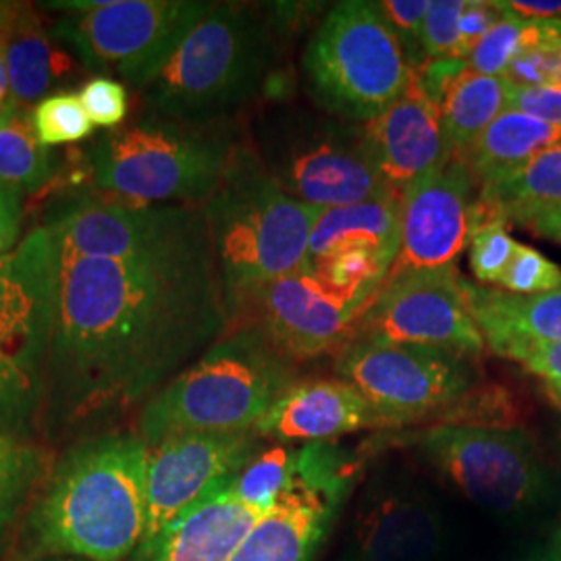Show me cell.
I'll return each instance as SVG.
<instances>
[{
	"label": "cell",
	"mask_w": 561,
	"mask_h": 561,
	"mask_svg": "<svg viewBox=\"0 0 561 561\" xmlns=\"http://www.w3.org/2000/svg\"><path fill=\"white\" fill-rule=\"evenodd\" d=\"M400 238L401 201L396 194L321 210L308 241V268L360 252L391 271L400 254Z\"/></svg>",
	"instance_id": "23"
},
{
	"label": "cell",
	"mask_w": 561,
	"mask_h": 561,
	"mask_svg": "<svg viewBox=\"0 0 561 561\" xmlns=\"http://www.w3.org/2000/svg\"><path fill=\"white\" fill-rule=\"evenodd\" d=\"M190 206L78 202L46 229L57 259L119 261L144 252L178 227Z\"/></svg>",
	"instance_id": "19"
},
{
	"label": "cell",
	"mask_w": 561,
	"mask_h": 561,
	"mask_svg": "<svg viewBox=\"0 0 561 561\" xmlns=\"http://www.w3.org/2000/svg\"><path fill=\"white\" fill-rule=\"evenodd\" d=\"M201 360L146 403L140 437L148 445L181 433L254 431L296 382V362L254 327H231Z\"/></svg>",
	"instance_id": "4"
},
{
	"label": "cell",
	"mask_w": 561,
	"mask_h": 561,
	"mask_svg": "<svg viewBox=\"0 0 561 561\" xmlns=\"http://www.w3.org/2000/svg\"><path fill=\"white\" fill-rule=\"evenodd\" d=\"M213 7L206 0H111L99 11L57 21L50 36L88 69L148 88Z\"/></svg>",
	"instance_id": "11"
},
{
	"label": "cell",
	"mask_w": 561,
	"mask_h": 561,
	"mask_svg": "<svg viewBox=\"0 0 561 561\" xmlns=\"http://www.w3.org/2000/svg\"><path fill=\"white\" fill-rule=\"evenodd\" d=\"M148 443L111 433L76 445L34 514L42 547L92 561H121L140 549L148 526Z\"/></svg>",
	"instance_id": "2"
},
{
	"label": "cell",
	"mask_w": 561,
	"mask_h": 561,
	"mask_svg": "<svg viewBox=\"0 0 561 561\" xmlns=\"http://www.w3.org/2000/svg\"><path fill=\"white\" fill-rule=\"evenodd\" d=\"M41 454L20 435L0 431V535L13 522L41 474Z\"/></svg>",
	"instance_id": "32"
},
{
	"label": "cell",
	"mask_w": 561,
	"mask_h": 561,
	"mask_svg": "<svg viewBox=\"0 0 561 561\" xmlns=\"http://www.w3.org/2000/svg\"><path fill=\"white\" fill-rule=\"evenodd\" d=\"M354 337L426 345L468 358L481 356L486 347L456 264L385 280L381 294L356 322Z\"/></svg>",
	"instance_id": "14"
},
{
	"label": "cell",
	"mask_w": 561,
	"mask_h": 561,
	"mask_svg": "<svg viewBox=\"0 0 561 561\" xmlns=\"http://www.w3.org/2000/svg\"><path fill=\"white\" fill-rule=\"evenodd\" d=\"M264 514L266 510L241 502L227 486L141 542L136 561H231Z\"/></svg>",
	"instance_id": "21"
},
{
	"label": "cell",
	"mask_w": 561,
	"mask_h": 561,
	"mask_svg": "<svg viewBox=\"0 0 561 561\" xmlns=\"http://www.w3.org/2000/svg\"><path fill=\"white\" fill-rule=\"evenodd\" d=\"M412 443L461 493L491 512H518L547 489V470L535 439L520 426L443 422Z\"/></svg>",
	"instance_id": "12"
},
{
	"label": "cell",
	"mask_w": 561,
	"mask_h": 561,
	"mask_svg": "<svg viewBox=\"0 0 561 561\" xmlns=\"http://www.w3.org/2000/svg\"><path fill=\"white\" fill-rule=\"evenodd\" d=\"M32 121H34L38 140L46 148L85 140L92 136L96 127L90 119L80 96L73 92H60L44 99L34 108Z\"/></svg>",
	"instance_id": "33"
},
{
	"label": "cell",
	"mask_w": 561,
	"mask_h": 561,
	"mask_svg": "<svg viewBox=\"0 0 561 561\" xmlns=\"http://www.w3.org/2000/svg\"><path fill=\"white\" fill-rule=\"evenodd\" d=\"M57 254L46 227L0 256V431L23 435L48 389Z\"/></svg>",
	"instance_id": "8"
},
{
	"label": "cell",
	"mask_w": 561,
	"mask_h": 561,
	"mask_svg": "<svg viewBox=\"0 0 561 561\" xmlns=\"http://www.w3.org/2000/svg\"><path fill=\"white\" fill-rule=\"evenodd\" d=\"M479 185L466 162L454 159L401 194L400 254L387 279L456 264L470 240Z\"/></svg>",
	"instance_id": "17"
},
{
	"label": "cell",
	"mask_w": 561,
	"mask_h": 561,
	"mask_svg": "<svg viewBox=\"0 0 561 561\" xmlns=\"http://www.w3.org/2000/svg\"><path fill=\"white\" fill-rule=\"evenodd\" d=\"M551 46L561 48V20H520L503 13L466 62L477 73L503 78L514 60Z\"/></svg>",
	"instance_id": "29"
},
{
	"label": "cell",
	"mask_w": 561,
	"mask_h": 561,
	"mask_svg": "<svg viewBox=\"0 0 561 561\" xmlns=\"http://www.w3.org/2000/svg\"><path fill=\"white\" fill-rule=\"evenodd\" d=\"M238 141L227 123H183L150 113L94 141L92 178L138 204L202 206L219 187Z\"/></svg>",
	"instance_id": "6"
},
{
	"label": "cell",
	"mask_w": 561,
	"mask_h": 561,
	"mask_svg": "<svg viewBox=\"0 0 561 561\" xmlns=\"http://www.w3.org/2000/svg\"><path fill=\"white\" fill-rule=\"evenodd\" d=\"M340 451L329 443L298 449V482L252 526L231 561H310L345 486Z\"/></svg>",
	"instance_id": "16"
},
{
	"label": "cell",
	"mask_w": 561,
	"mask_h": 561,
	"mask_svg": "<svg viewBox=\"0 0 561 561\" xmlns=\"http://www.w3.org/2000/svg\"><path fill=\"white\" fill-rule=\"evenodd\" d=\"M560 549H561V533H560Z\"/></svg>",
	"instance_id": "50"
},
{
	"label": "cell",
	"mask_w": 561,
	"mask_h": 561,
	"mask_svg": "<svg viewBox=\"0 0 561 561\" xmlns=\"http://www.w3.org/2000/svg\"><path fill=\"white\" fill-rule=\"evenodd\" d=\"M301 71L310 101L333 117L368 123L400 99L412 67L375 2L341 0L306 44Z\"/></svg>",
	"instance_id": "7"
},
{
	"label": "cell",
	"mask_w": 561,
	"mask_h": 561,
	"mask_svg": "<svg viewBox=\"0 0 561 561\" xmlns=\"http://www.w3.org/2000/svg\"><path fill=\"white\" fill-rule=\"evenodd\" d=\"M4 48L11 94L21 104L38 101L57 76L50 38L36 13L23 4L20 20L0 41Z\"/></svg>",
	"instance_id": "28"
},
{
	"label": "cell",
	"mask_w": 561,
	"mask_h": 561,
	"mask_svg": "<svg viewBox=\"0 0 561 561\" xmlns=\"http://www.w3.org/2000/svg\"><path fill=\"white\" fill-rule=\"evenodd\" d=\"M381 289L337 287L312 268L271 280L238 304L231 327H254L289 360L340 352Z\"/></svg>",
	"instance_id": "13"
},
{
	"label": "cell",
	"mask_w": 561,
	"mask_h": 561,
	"mask_svg": "<svg viewBox=\"0 0 561 561\" xmlns=\"http://www.w3.org/2000/svg\"><path fill=\"white\" fill-rule=\"evenodd\" d=\"M526 229H530V231L537 233L539 238L556 241V243H560L561 245V208H556V210H551V213H547V215L537 217L535 221H530L526 225Z\"/></svg>",
	"instance_id": "46"
},
{
	"label": "cell",
	"mask_w": 561,
	"mask_h": 561,
	"mask_svg": "<svg viewBox=\"0 0 561 561\" xmlns=\"http://www.w3.org/2000/svg\"><path fill=\"white\" fill-rule=\"evenodd\" d=\"M275 32L264 13L215 2L146 88L150 113L183 123H227L254 101L275 71Z\"/></svg>",
	"instance_id": "5"
},
{
	"label": "cell",
	"mask_w": 561,
	"mask_h": 561,
	"mask_svg": "<svg viewBox=\"0 0 561 561\" xmlns=\"http://www.w3.org/2000/svg\"><path fill=\"white\" fill-rule=\"evenodd\" d=\"M497 289L516 296H535L561 289V268L539 250L518 241Z\"/></svg>",
	"instance_id": "35"
},
{
	"label": "cell",
	"mask_w": 561,
	"mask_h": 561,
	"mask_svg": "<svg viewBox=\"0 0 561 561\" xmlns=\"http://www.w3.org/2000/svg\"><path fill=\"white\" fill-rule=\"evenodd\" d=\"M497 356L520 364L542 382L549 398L561 408V343L535 341H503L489 347Z\"/></svg>",
	"instance_id": "36"
},
{
	"label": "cell",
	"mask_w": 561,
	"mask_h": 561,
	"mask_svg": "<svg viewBox=\"0 0 561 561\" xmlns=\"http://www.w3.org/2000/svg\"><path fill=\"white\" fill-rule=\"evenodd\" d=\"M385 426L360 393L341 379L296 381L256 422L259 437L280 443H333L340 437Z\"/></svg>",
	"instance_id": "20"
},
{
	"label": "cell",
	"mask_w": 561,
	"mask_h": 561,
	"mask_svg": "<svg viewBox=\"0 0 561 561\" xmlns=\"http://www.w3.org/2000/svg\"><path fill=\"white\" fill-rule=\"evenodd\" d=\"M556 208H561V144L502 180L479 187L472 208V227L493 219L526 227Z\"/></svg>",
	"instance_id": "25"
},
{
	"label": "cell",
	"mask_w": 561,
	"mask_h": 561,
	"mask_svg": "<svg viewBox=\"0 0 561 561\" xmlns=\"http://www.w3.org/2000/svg\"><path fill=\"white\" fill-rule=\"evenodd\" d=\"M23 4L18 2H0V41L11 32L15 21L20 20Z\"/></svg>",
	"instance_id": "47"
},
{
	"label": "cell",
	"mask_w": 561,
	"mask_h": 561,
	"mask_svg": "<svg viewBox=\"0 0 561 561\" xmlns=\"http://www.w3.org/2000/svg\"><path fill=\"white\" fill-rule=\"evenodd\" d=\"M55 154L38 140L34 121L11 111L0 121V181L36 192L55 173Z\"/></svg>",
	"instance_id": "30"
},
{
	"label": "cell",
	"mask_w": 561,
	"mask_h": 561,
	"mask_svg": "<svg viewBox=\"0 0 561 561\" xmlns=\"http://www.w3.org/2000/svg\"><path fill=\"white\" fill-rule=\"evenodd\" d=\"M13 108H15V106H13V104H9V106H4V108H0V121L4 119V117H7V115H9V113H11V111H13Z\"/></svg>",
	"instance_id": "49"
},
{
	"label": "cell",
	"mask_w": 561,
	"mask_h": 561,
	"mask_svg": "<svg viewBox=\"0 0 561 561\" xmlns=\"http://www.w3.org/2000/svg\"><path fill=\"white\" fill-rule=\"evenodd\" d=\"M493 4L520 20H561V0H493Z\"/></svg>",
	"instance_id": "45"
},
{
	"label": "cell",
	"mask_w": 561,
	"mask_h": 561,
	"mask_svg": "<svg viewBox=\"0 0 561 561\" xmlns=\"http://www.w3.org/2000/svg\"><path fill=\"white\" fill-rule=\"evenodd\" d=\"M503 20V13L493 4V0H466L461 13L460 38H458V60L470 59L484 36Z\"/></svg>",
	"instance_id": "41"
},
{
	"label": "cell",
	"mask_w": 561,
	"mask_h": 561,
	"mask_svg": "<svg viewBox=\"0 0 561 561\" xmlns=\"http://www.w3.org/2000/svg\"><path fill=\"white\" fill-rule=\"evenodd\" d=\"M256 447L259 435L254 431L181 433L148 445V526L144 542L231 486L256 456Z\"/></svg>",
	"instance_id": "15"
},
{
	"label": "cell",
	"mask_w": 561,
	"mask_h": 561,
	"mask_svg": "<svg viewBox=\"0 0 561 561\" xmlns=\"http://www.w3.org/2000/svg\"><path fill=\"white\" fill-rule=\"evenodd\" d=\"M362 129L381 180L400 198L410 185L451 161L443 138L439 102L414 71L400 99L379 117L362 123Z\"/></svg>",
	"instance_id": "18"
},
{
	"label": "cell",
	"mask_w": 561,
	"mask_h": 561,
	"mask_svg": "<svg viewBox=\"0 0 561 561\" xmlns=\"http://www.w3.org/2000/svg\"><path fill=\"white\" fill-rule=\"evenodd\" d=\"M259 154L287 196L319 210L393 194L370 159L362 125L322 111L287 108L266 119Z\"/></svg>",
	"instance_id": "9"
},
{
	"label": "cell",
	"mask_w": 561,
	"mask_h": 561,
	"mask_svg": "<svg viewBox=\"0 0 561 561\" xmlns=\"http://www.w3.org/2000/svg\"><path fill=\"white\" fill-rule=\"evenodd\" d=\"M375 4L396 41L400 42L410 67L419 69L426 62L422 50V23L428 0H379Z\"/></svg>",
	"instance_id": "38"
},
{
	"label": "cell",
	"mask_w": 561,
	"mask_h": 561,
	"mask_svg": "<svg viewBox=\"0 0 561 561\" xmlns=\"http://www.w3.org/2000/svg\"><path fill=\"white\" fill-rule=\"evenodd\" d=\"M9 90H11V85H9V73H7L4 48H2V44H0V108H4V106L11 104V102L7 101Z\"/></svg>",
	"instance_id": "48"
},
{
	"label": "cell",
	"mask_w": 561,
	"mask_h": 561,
	"mask_svg": "<svg viewBox=\"0 0 561 561\" xmlns=\"http://www.w3.org/2000/svg\"><path fill=\"white\" fill-rule=\"evenodd\" d=\"M21 198H23L21 190L0 181V245L7 252L15 245L20 236L21 213H23Z\"/></svg>",
	"instance_id": "44"
},
{
	"label": "cell",
	"mask_w": 561,
	"mask_h": 561,
	"mask_svg": "<svg viewBox=\"0 0 561 561\" xmlns=\"http://www.w3.org/2000/svg\"><path fill=\"white\" fill-rule=\"evenodd\" d=\"M466 0H428L422 23V50L426 60H458L461 13Z\"/></svg>",
	"instance_id": "37"
},
{
	"label": "cell",
	"mask_w": 561,
	"mask_h": 561,
	"mask_svg": "<svg viewBox=\"0 0 561 561\" xmlns=\"http://www.w3.org/2000/svg\"><path fill=\"white\" fill-rule=\"evenodd\" d=\"M514 83L505 78L482 76L468 67L449 81L439 102L443 138L454 159H461L486 127L507 111Z\"/></svg>",
	"instance_id": "27"
},
{
	"label": "cell",
	"mask_w": 561,
	"mask_h": 561,
	"mask_svg": "<svg viewBox=\"0 0 561 561\" xmlns=\"http://www.w3.org/2000/svg\"><path fill=\"white\" fill-rule=\"evenodd\" d=\"M466 296L486 347L503 341L561 343V289L516 296L466 280Z\"/></svg>",
	"instance_id": "24"
},
{
	"label": "cell",
	"mask_w": 561,
	"mask_h": 561,
	"mask_svg": "<svg viewBox=\"0 0 561 561\" xmlns=\"http://www.w3.org/2000/svg\"><path fill=\"white\" fill-rule=\"evenodd\" d=\"M335 373L373 405L385 426L451 410L477 381L468 356L381 337L347 341L335 352Z\"/></svg>",
	"instance_id": "10"
},
{
	"label": "cell",
	"mask_w": 561,
	"mask_h": 561,
	"mask_svg": "<svg viewBox=\"0 0 561 561\" xmlns=\"http://www.w3.org/2000/svg\"><path fill=\"white\" fill-rule=\"evenodd\" d=\"M298 482V449L273 447L248 461L231 482V491L241 502L271 510Z\"/></svg>",
	"instance_id": "31"
},
{
	"label": "cell",
	"mask_w": 561,
	"mask_h": 561,
	"mask_svg": "<svg viewBox=\"0 0 561 561\" xmlns=\"http://www.w3.org/2000/svg\"><path fill=\"white\" fill-rule=\"evenodd\" d=\"M507 108L526 113L535 119L561 125V83L556 85H514Z\"/></svg>",
	"instance_id": "42"
},
{
	"label": "cell",
	"mask_w": 561,
	"mask_h": 561,
	"mask_svg": "<svg viewBox=\"0 0 561 561\" xmlns=\"http://www.w3.org/2000/svg\"><path fill=\"white\" fill-rule=\"evenodd\" d=\"M561 144V125L507 108L461 157L477 185H489Z\"/></svg>",
	"instance_id": "26"
},
{
	"label": "cell",
	"mask_w": 561,
	"mask_h": 561,
	"mask_svg": "<svg viewBox=\"0 0 561 561\" xmlns=\"http://www.w3.org/2000/svg\"><path fill=\"white\" fill-rule=\"evenodd\" d=\"M229 329L198 206L119 261L57 259L46 401L62 421L136 403Z\"/></svg>",
	"instance_id": "1"
},
{
	"label": "cell",
	"mask_w": 561,
	"mask_h": 561,
	"mask_svg": "<svg viewBox=\"0 0 561 561\" xmlns=\"http://www.w3.org/2000/svg\"><path fill=\"white\" fill-rule=\"evenodd\" d=\"M321 11V2H271L262 13L268 21V25L273 27V32L275 30L287 32V30H298Z\"/></svg>",
	"instance_id": "43"
},
{
	"label": "cell",
	"mask_w": 561,
	"mask_h": 561,
	"mask_svg": "<svg viewBox=\"0 0 561 561\" xmlns=\"http://www.w3.org/2000/svg\"><path fill=\"white\" fill-rule=\"evenodd\" d=\"M81 102L96 127L117 129L129 111L127 90L121 81L96 76L81 88Z\"/></svg>",
	"instance_id": "39"
},
{
	"label": "cell",
	"mask_w": 561,
	"mask_h": 561,
	"mask_svg": "<svg viewBox=\"0 0 561 561\" xmlns=\"http://www.w3.org/2000/svg\"><path fill=\"white\" fill-rule=\"evenodd\" d=\"M442 514L416 495H382L354 528V561H428L442 547Z\"/></svg>",
	"instance_id": "22"
},
{
	"label": "cell",
	"mask_w": 561,
	"mask_h": 561,
	"mask_svg": "<svg viewBox=\"0 0 561 561\" xmlns=\"http://www.w3.org/2000/svg\"><path fill=\"white\" fill-rule=\"evenodd\" d=\"M201 210L229 317L262 285L308 268V241L321 210L287 196L248 144H236L219 187Z\"/></svg>",
	"instance_id": "3"
},
{
	"label": "cell",
	"mask_w": 561,
	"mask_h": 561,
	"mask_svg": "<svg viewBox=\"0 0 561 561\" xmlns=\"http://www.w3.org/2000/svg\"><path fill=\"white\" fill-rule=\"evenodd\" d=\"M514 85H556L561 83V48H539L514 60L503 76Z\"/></svg>",
	"instance_id": "40"
},
{
	"label": "cell",
	"mask_w": 561,
	"mask_h": 561,
	"mask_svg": "<svg viewBox=\"0 0 561 561\" xmlns=\"http://www.w3.org/2000/svg\"><path fill=\"white\" fill-rule=\"evenodd\" d=\"M470 268L484 287H497L518 241L512 238L510 225L502 219L479 222L470 229Z\"/></svg>",
	"instance_id": "34"
}]
</instances>
